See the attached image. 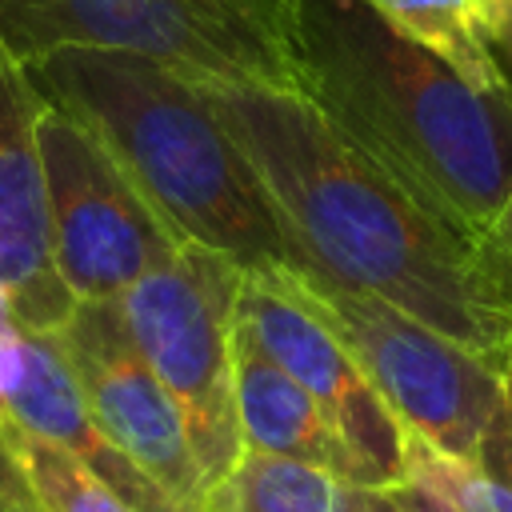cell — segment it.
<instances>
[{
  "instance_id": "1",
  "label": "cell",
  "mask_w": 512,
  "mask_h": 512,
  "mask_svg": "<svg viewBox=\"0 0 512 512\" xmlns=\"http://www.w3.org/2000/svg\"><path fill=\"white\" fill-rule=\"evenodd\" d=\"M200 92L252 160L304 280L380 296L480 356L512 360V320L488 296L472 248L300 92L252 84H200Z\"/></svg>"
},
{
  "instance_id": "2",
  "label": "cell",
  "mask_w": 512,
  "mask_h": 512,
  "mask_svg": "<svg viewBox=\"0 0 512 512\" xmlns=\"http://www.w3.org/2000/svg\"><path fill=\"white\" fill-rule=\"evenodd\" d=\"M296 92L468 248L512 188V96L480 92L364 0H300Z\"/></svg>"
},
{
  "instance_id": "3",
  "label": "cell",
  "mask_w": 512,
  "mask_h": 512,
  "mask_svg": "<svg viewBox=\"0 0 512 512\" xmlns=\"http://www.w3.org/2000/svg\"><path fill=\"white\" fill-rule=\"evenodd\" d=\"M48 104L76 116L128 172L180 244L248 276H300V256L252 160L200 84L148 56L60 48L28 64Z\"/></svg>"
},
{
  "instance_id": "4",
  "label": "cell",
  "mask_w": 512,
  "mask_h": 512,
  "mask_svg": "<svg viewBox=\"0 0 512 512\" xmlns=\"http://www.w3.org/2000/svg\"><path fill=\"white\" fill-rule=\"evenodd\" d=\"M300 0H0V36L32 64L60 48L148 56L200 84L296 92Z\"/></svg>"
},
{
  "instance_id": "5",
  "label": "cell",
  "mask_w": 512,
  "mask_h": 512,
  "mask_svg": "<svg viewBox=\"0 0 512 512\" xmlns=\"http://www.w3.org/2000/svg\"><path fill=\"white\" fill-rule=\"evenodd\" d=\"M272 280H284L336 332L404 432L444 456H476L488 420L504 404L512 360L480 356L380 296L352 292L332 280Z\"/></svg>"
},
{
  "instance_id": "6",
  "label": "cell",
  "mask_w": 512,
  "mask_h": 512,
  "mask_svg": "<svg viewBox=\"0 0 512 512\" xmlns=\"http://www.w3.org/2000/svg\"><path fill=\"white\" fill-rule=\"evenodd\" d=\"M236 288V264L184 244L116 300L132 344L180 408L208 492L244 452L232 396Z\"/></svg>"
},
{
  "instance_id": "7",
  "label": "cell",
  "mask_w": 512,
  "mask_h": 512,
  "mask_svg": "<svg viewBox=\"0 0 512 512\" xmlns=\"http://www.w3.org/2000/svg\"><path fill=\"white\" fill-rule=\"evenodd\" d=\"M36 140L52 264L76 304L120 300L140 276L184 248L76 116L44 104Z\"/></svg>"
},
{
  "instance_id": "8",
  "label": "cell",
  "mask_w": 512,
  "mask_h": 512,
  "mask_svg": "<svg viewBox=\"0 0 512 512\" xmlns=\"http://www.w3.org/2000/svg\"><path fill=\"white\" fill-rule=\"evenodd\" d=\"M44 336H52L64 356L96 432L172 504L184 512H208V484L192 456L180 408L132 344L120 304H76L72 316Z\"/></svg>"
},
{
  "instance_id": "9",
  "label": "cell",
  "mask_w": 512,
  "mask_h": 512,
  "mask_svg": "<svg viewBox=\"0 0 512 512\" xmlns=\"http://www.w3.org/2000/svg\"><path fill=\"white\" fill-rule=\"evenodd\" d=\"M232 324L324 408L372 488H392L404 476V424L376 396L336 332L284 280L240 272Z\"/></svg>"
},
{
  "instance_id": "10",
  "label": "cell",
  "mask_w": 512,
  "mask_h": 512,
  "mask_svg": "<svg viewBox=\"0 0 512 512\" xmlns=\"http://www.w3.org/2000/svg\"><path fill=\"white\" fill-rule=\"evenodd\" d=\"M44 96L0 36V292L24 332H56L76 300L52 264L36 124Z\"/></svg>"
},
{
  "instance_id": "11",
  "label": "cell",
  "mask_w": 512,
  "mask_h": 512,
  "mask_svg": "<svg viewBox=\"0 0 512 512\" xmlns=\"http://www.w3.org/2000/svg\"><path fill=\"white\" fill-rule=\"evenodd\" d=\"M0 408L4 416H12L20 428L76 452L104 484H112L136 512H184L180 504H172L132 460H124L88 420L84 396L64 364V356L56 352L52 336L44 332H24L20 348L0 380Z\"/></svg>"
},
{
  "instance_id": "12",
  "label": "cell",
  "mask_w": 512,
  "mask_h": 512,
  "mask_svg": "<svg viewBox=\"0 0 512 512\" xmlns=\"http://www.w3.org/2000/svg\"><path fill=\"white\" fill-rule=\"evenodd\" d=\"M232 396H236V424L244 448L316 464L356 488H372L364 464L352 456V448L324 416V408L284 368H276L236 324H232Z\"/></svg>"
},
{
  "instance_id": "13",
  "label": "cell",
  "mask_w": 512,
  "mask_h": 512,
  "mask_svg": "<svg viewBox=\"0 0 512 512\" xmlns=\"http://www.w3.org/2000/svg\"><path fill=\"white\" fill-rule=\"evenodd\" d=\"M0 496L16 512H136L76 452L0 412Z\"/></svg>"
},
{
  "instance_id": "14",
  "label": "cell",
  "mask_w": 512,
  "mask_h": 512,
  "mask_svg": "<svg viewBox=\"0 0 512 512\" xmlns=\"http://www.w3.org/2000/svg\"><path fill=\"white\" fill-rule=\"evenodd\" d=\"M368 488H356L316 464L244 448L232 472L208 492V512H364Z\"/></svg>"
},
{
  "instance_id": "15",
  "label": "cell",
  "mask_w": 512,
  "mask_h": 512,
  "mask_svg": "<svg viewBox=\"0 0 512 512\" xmlns=\"http://www.w3.org/2000/svg\"><path fill=\"white\" fill-rule=\"evenodd\" d=\"M400 36L428 48L480 92H508L492 56V0H364Z\"/></svg>"
},
{
  "instance_id": "16",
  "label": "cell",
  "mask_w": 512,
  "mask_h": 512,
  "mask_svg": "<svg viewBox=\"0 0 512 512\" xmlns=\"http://www.w3.org/2000/svg\"><path fill=\"white\" fill-rule=\"evenodd\" d=\"M404 476L432 484L460 512H512V372L504 404L488 420L472 460L444 456L404 432Z\"/></svg>"
},
{
  "instance_id": "17",
  "label": "cell",
  "mask_w": 512,
  "mask_h": 512,
  "mask_svg": "<svg viewBox=\"0 0 512 512\" xmlns=\"http://www.w3.org/2000/svg\"><path fill=\"white\" fill-rule=\"evenodd\" d=\"M476 268L484 276L488 296L500 304V312L512 320V188L496 212V220L488 224V232L480 236V244L472 248Z\"/></svg>"
},
{
  "instance_id": "18",
  "label": "cell",
  "mask_w": 512,
  "mask_h": 512,
  "mask_svg": "<svg viewBox=\"0 0 512 512\" xmlns=\"http://www.w3.org/2000/svg\"><path fill=\"white\" fill-rule=\"evenodd\" d=\"M388 496L396 500L400 512H460V508L448 504L432 484H424V480H416V476H400V480L388 488Z\"/></svg>"
},
{
  "instance_id": "19",
  "label": "cell",
  "mask_w": 512,
  "mask_h": 512,
  "mask_svg": "<svg viewBox=\"0 0 512 512\" xmlns=\"http://www.w3.org/2000/svg\"><path fill=\"white\" fill-rule=\"evenodd\" d=\"M492 56H496V68L512 92V0H492Z\"/></svg>"
},
{
  "instance_id": "20",
  "label": "cell",
  "mask_w": 512,
  "mask_h": 512,
  "mask_svg": "<svg viewBox=\"0 0 512 512\" xmlns=\"http://www.w3.org/2000/svg\"><path fill=\"white\" fill-rule=\"evenodd\" d=\"M364 512H400L396 500L388 496V488H368V508Z\"/></svg>"
},
{
  "instance_id": "21",
  "label": "cell",
  "mask_w": 512,
  "mask_h": 512,
  "mask_svg": "<svg viewBox=\"0 0 512 512\" xmlns=\"http://www.w3.org/2000/svg\"><path fill=\"white\" fill-rule=\"evenodd\" d=\"M0 512H16V508H12V504H8L4 496H0Z\"/></svg>"
},
{
  "instance_id": "22",
  "label": "cell",
  "mask_w": 512,
  "mask_h": 512,
  "mask_svg": "<svg viewBox=\"0 0 512 512\" xmlns=\"http://www.w3.org/2000/svg\"><path fill=\"white\" fill-rule=\"evenodd\" d=\"M0 412H4V408H0Z\"/></svg>"
}]
</instances>
